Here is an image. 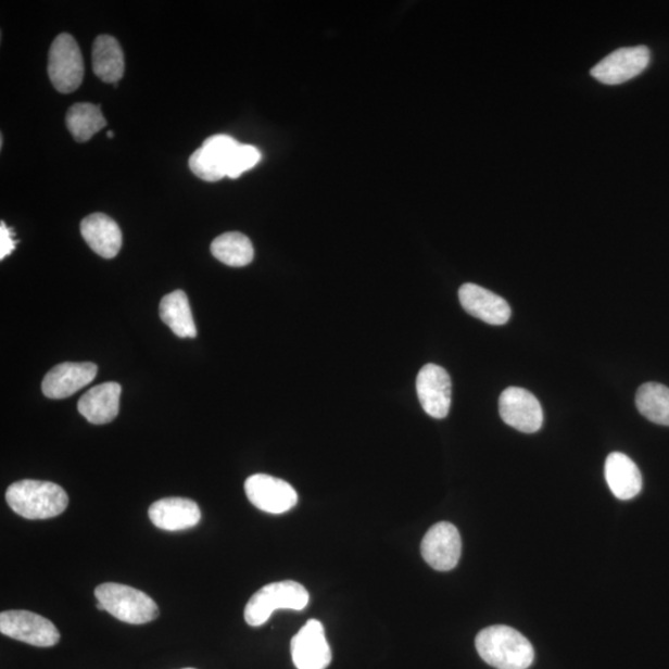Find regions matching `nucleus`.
I'll return each instance as SVG.
<instances>
[{
  "label": "nucleus",
  "mask_w": 669,
  "mask_h": 669,
  "mask_svg": "<svg viewBox=\"0 0 669 669\" xmlns=\"http://www.w3.org/2000/svg\"><path fill=\"white\" fill-rule=\"evenodd\" d=\"M475 644L483 661L497 669H527L534 661L531 642L504 624L482 630Z\"/></svg>",
  "instance_id": "obj_1"
},
{
  "label": "nucleus",
  "mask_w": 669,
  "mask_h": 669,
  "mask_svg": "<svg viewBox=\"0 0 669 669\" xmlns=\"http://www.w3.org/2000/svg\"><path fill=\"white\" fill-rule=\"evenodd\" d=\"M8 505L28 519H48L64 513L68 505L65 490L54 482L23 480L7 490Z\"/></svg>",
  "instance_id": "obj_2"
},
{
  "label": "nucleus",
  "mask_w": 669,
  "mask_h": 669,
  "mask_svg": "<svg viewBox=\"0 0 669 669\" xmlns=\"http://www.w3.org/2000/svg\"><path fill=\"white\" fill-rule=\"evenodd\" d=\"M94 596L104 611L123 622L143 624L160 616V607L153 598L136 588L104 583L96 588Z\"/></svg>",
  "instance_id": "obj_3"
},
{
  "label": "nucleus",
  "mask_w": 669,
  "mask_h": 669,
  "mask_svg": "<svg viewBox=\"0 0 669 669\" xmlns=\"http://www.w3.org/2000/svg\"><path fill=\"white\" fill-rule=\"evenodd\" d=\"M310 598L307 590L293 580L270 583L250 598L244 609L245 622L253 628L262 627L276 610H304L310 604Z\"/></svg>",
  "instance_id": "obj_4"
},
{
  "label": "nucleus",
  "mask_w": 669,
  "mask_h": 669,
  "mask_svg": "<svg viewBox=\"0 0 669 669\" xmlns=\"http://www.w3.org/2000/svg\"><path fill=\"white\" fill-rule=\"evenodd\" d=\"M49 77L61 93H72L81 86L85 65L80 48L70 34H60L49 51Z\"/></svg>",
  "instance_id": "obj_5"
},
{
  "label": "nucleus",
  "mask_w": 669,
  "mask_h": 669,
  "mask_svg": "<svg viewBox=\"0 0 669 669\" xmlns=\"http://www.w3.org/2000/svg\"><path fill=\"white\" fill-rule=\"evenodd\" d=\"M0 632L37 647H52L60 641V632L54 623L38 614L25 610L2 613Z\"/></svg>",
  "instance_id": "obj_6"
},
{
  "label": "nucleus",
  "mask_w": 669,
  "mask_h": 669,
  "mask_svg": "<svg viewBox=\"0 0 669 669\" xmlns=\"http://www.w3.org/2000/svg\"><path fill=\"white\" fill-rule=\"evenodd\" d=\"M244 490L253 506L272 515L286 514L298 502L296 491L290 483L266 474L252 475L245 480Z\"/></svg>",
  "instance_id": "obj_7"
},
{
  "label": "nucleus",
  "mask_w": 669,
  "mask_h": 669,
  "mask_svg": "<svg viewBox=\"0 0 669 669\" xmlns=\"http://www.w3.org/2000/svg\"><path fill=\"white\" fill-rule=\"evenodd\" d=\"M500 416L507 426L522 433H535L543 426L544 415L541 403L530 391L509 387L501 393Z\"/></svg>",
  "instance_id": "obj_8"
},
{
  "label": "nucleus",
  "mask_w": 669,
  "mask_h": 669,
  "mask_svg": "<svg viewBox=\"0 0 669 669\" xmlns=\"http://www.w3.org/2000/svg\"><path fill=\"white\" fill-rule=\"evenodd\" d=\"M651 52L644 47L622 48L611 52L592 68V76L605 85H621L644 73Z\"/></svg>",
  "instance_id": "obj_9"
},
{
  "label": "nucleus",
  "mask_w": 669,
  "mask_h": 669,
  "mask_svg": "<svg viewBox=\"0 0 669 669\" xmlns=\"http://www.w3.org/2000/svg\"><path fill=\"white\" fill-rule=\"evenodd\" d=\"M239 144L235 138L226 135L207 138L202 147L190 156L191 172L198 178L210 182L226 178L228 164Z\"/></svg>",
  "instance_id": "obj_10"
},
{
  "label": "nucleus",
  "mask_w": 669,
  "mask_h": 669,
  "mask_svg": "<svg viewBox=\"0 0 669 669\" xmlns=\"http://www.w3.org/2000/svg\"><path fill=\"white\" fill-rule=\"evenodd\" d=\"M421 556L436 570L454 569L462 557V537L457 528L449 522L431 527L421 541Z\"/></svg>",
  "instance_id": "obj_11"
},
{
  "label": "nucleus",
  "mask_w": 669,
  "mask_h": 669,
  "mask_svg": "<svg viewBox=\"0 0 669 669\" xmlns=\"http://www.w3.org/2000/svg\"><path fill=\"white\" fill-rule=\"evenodd\" d=\"M417 394L427 415L443 419L452 406V380L443 367L428 364L417 377Z\"/></svg>",
  "instance_id": "obj_12"
},
{
  "label": "nucleus",
  "mask_w": 669,
  "mask_h": 669,
  "mask_svg": "<svg viewBox=\"0 0 669 669\" xmlns=\"http://www.w3.org/2000/svg\"><path fill=\"white\" fill-rule=\"evenodd\" d=\"M292 658L298 669H327L332 654L319 620H310L292 640Z\"/></svg>",
  "instance_id": "obj_13"
},
{
  "label": "nucleus",
  "mask_w": 669,
  "mask_h": 669,
  "mask_svg": "<svg viewBox=\"0 0 669 669\" xmlns=\"http://www.w3.org/2000/svg\"><path fill=\"white\" fill-rule=\"evenodd\" d=\"M97 375V366L92 363H64L51 368L42 381V393L51 400L72 397Z\"/></svg>",
  "instance_id": "obj_14"
},
{
  "label": "nucleus",
  "mask_w": 669,
  "mask_h": 669,
  "mask_svg": "<svg viewBox=\"0 0 669 669\" xmlns=\"http://www.w3.org/2000/svg\"><path fill=\"white\" fill-rule=\"evenodd\" d=\"M152 523L164 531H182L195 527L201 510L195 501L184 497H167L154 502L149 508Z\"/></svg>",
  "instance_id": "obj_15"
},
{
  "label": "nucleus",
  "mask_w": 669,
  "mask_h": 669,
  "mask_svg": "<svg viewBox=\"0 0 669 669\" xmlns=\"http://www.w3.org/2000/svg\"><path fill=\"white\" fill-rule=\"evenodd\" d=\"M462 306L470 315L490 325H504L510 318V307L504 298L477 285L466 283L459 289Z\"/></svg>",
  "instance_id": "obj_16"
},
{
  "label": "nucleus",
  "mask_w": 669,
  "mask_h": 669,
  "mask_svg": "<svg viewBox=\"0 0 669 669\" xmlns=\"http://www.w3.org/2000/svg\"><path fill=\"white\" fill-rule=\"evenodd\" d=\"M121 393L116 382L96 386L78 401L77 409L92 425H108L118 416Z\"/></svg>",
  "instance_id": "obj_17"
},
{
  "label": "nucleus",
  "mask_w": 669,
  "mask_h": 669,
  "mask_svg": "<svg viewBox=\"0 0 669 669\" xmlns=\"http://www.w3.org/2000/svg\"><path fill=\"white\" fill-rule=\"evenodd\" d=\"M81 233L91 250L103 258H114L122 248V231L114 219L104 214H92L83 219Z\"/></svg>",
  "instance_id": "obj_18"
},
{
  "label": "nucleus",
  "mask_w": 669,
  "mask_h": 669,
  "mask_svg": "<svg viewBox=\"0 0 669 669\" xmlns=\"http://www.w3.org/2000/svg\"><path fill=\"white\" fill-rule=\"evenodd\" d=\"M605 478L616 498L628 501L642 490V475L628 455L613 453L605 463Z\"/></svg>",
  "instance_id": "obj_19"
},
{
  "label": "nucleus",
  "mask_w": 669,
  "mask_h": 669,
  "mask_svg": "<svg viewBox=\"0 0 669 669\" xmlns=\"http://www.w3.org/2000/svg\"><path fill=\"white\" fill-rule=\"evenodd\" d=\"M92 66L97 77L105 84L116 85L125 75V54L117 39L100 35L93 42Z\"/></svg>",
  "instance_id": "obj_20"
},
{
  "label": "nucleus",
  "mask_w": 669,
  "mask_h": 669,
  "mask_svg": "<svg viewBox=\"0 0 669 669\" xmlns=\"http://www.w3.org/2000/svg\"><path fill=\"white\" fill-rule=\"evenodd\" d=\"M161 319L172 329V331L181 339L197 338L195 321L192 318V312L188 295L182 290L165 295L162 299Z\"/></svg>",
  "instance_id": "obj_21"
},
{
  "label": "nucleus",
  "mask_w": 669,
  "mask_h": 669,
  "mask_svg": "<svg viewBox=\"0 0 669 669\" xmlns=\"http://www.w3.org/2000/svg\"><path fill=\"white\" fill-rule=\"evenodd\" d=\"M211 252L216 260L230 267L249 266L254 258L251 240L240 232H227L218 236L211 243Z\"/></svg>",
  "instance_id": "obj_22"
},
{
  "label": "nucleus",
  "mask_w": 669,
  "mask_h": 669,
  "mask_svg": "<svg viewBox=\"0 0 669 669\" xmlns=\"http://www.w3.org/2000/svg\"><path fill=\"white\" fill-rule=\"evenodd\" d=\"M101 105L76 103L66 114V126L78 143L88 142L97 131L105 127Z\"/></svg>",
  "instance_id": "obj_23"
},
{
  "label": "nucleus",
  "mask_w": 669,
  "mask_h": 669,
  "mask_svg": "<svg viewBox=\"0 0 669 669\" xmlns=\"http://www.w3.org/2000/svg\"><path fill=\"white\" fill-rule=\"evenodd\" d=\"M636 407L649 421L669 427L668 387L657 382L642 384L636 394Z\"/></svg>",
  "instance_id": "obj_24"
},
{
  "label": "nucleus",
  "mask_w": 669,
  "mask_h": 669,
  "mask_svg": "<svg viewBox=\"0 0 669 669\" xmlns=\"http://www.w3.org/2000/svg\"><path fill=\"white\" fill-rule=\"evenodd\" d=\"M262 160V154L257 148L249 144H239L231 156L228 164L227 176L231 179L240 178V176L257 165Z\"/></svg>",
  "instance_id": "obj_25"
},
{
  "label": "nucleus",
  "mask_w": 669,
  "mask_h": 669,
  "mask_svg": "<svg viewBox=\"0 0 669 669\" xmlns=\"http://www.w3.org/2000/svg\"><path fill=\"white\" fill-rule=\"evenodd\" d=\"M16 248L13 232L4 223H0V260H5Z\"/></svg>",
  "instance_id": "obj_26"
},
{
  "label": "nucleus",
  "mask_w": 669,
  "mask_h": 669,
  "mask_svg": "<svg viewBox=\"0 0 669 669\" xmlns=\"http://www.w3.org/2000/svg\"><path fill=\"white\" fill-rule=\"evenodd\" d=\"M108 136H109V138H112L113 137L112 131H109Z\"/></svg>",
  "instance_id": "obj_27"
},
{
  "label": "nucleus",
  "mask_w": 669,
  "mask_h": 669,
  "mask_svg": "<svg viewBox=\"0 0 669 669\" xmlns=\"http://www.w3.org/2000/svg\"><path fill=\"white\" fill-rule=\"evenodd\" d=\"M182 669H195V668H182Z\"/></svg>",
  "instance_id": "obj_28"
}]
</instances>
